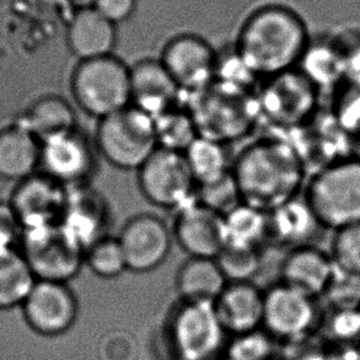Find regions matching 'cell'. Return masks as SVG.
I'll use <instances>...</instances> for the list:
<instances>
[{"label":"cell","instance_id":"obj_1","mask_svg":"<svg viewBox=\"0 0 360 360\" xmlns=\"http://www.w3.org/2000/svg\"><path fill=\"white\" fill-rule=\"evenodd\" d=\"M233 175L243 203L267 213L297 198L307 186L300 153L279 138H262L243 148L233 161Z\"/></svg>","mask_w":360,"mask_h":360},{"label":"cell","instance_id":"obj_2","mask_svg":"<svg viewBox=\"0 0 360 360\" xmlns=\"http://www.w3.org/2000/svg\"><path fill=\"white\" fill-rule=\"evenodd\" d=\"M311 41L302 16L281 5L255 11L240 30L235 47L259 79L297 69Z\"/></svg>","mask_w":360,"mask_h":360},{"label":"cell","instance_id":"obj_3","mask_svg":"<svg viewBox=\"0 0 360 360\" xmlns=\"http://www.w3.org/2000/svg\"><path fill=\"white\" fill-rule=\"evenodd\" d=\"M305 200L326 230L360 221V159L327 164L307 181Z\"/></svg>","mask_w":360,"mask_h":360},{"label":"cell","instance_id":"obj_4","mask_svg":"<svg viewBox=\"0 0 360 360\" xmlns=\"http://www.w3.org/2000/svg\"><path fill=\"white\" fill-rule=\"evenodd\" d=\"M69 86L75 105L98 121L131 105V67L113 54L80 60Z\"/></svg>","mask_w":360,"mask_h":360},{"label":"cell","instance_id":"obj_5","mask_svg":"<svg viewBox=\"0 0 360 360\" xmlns=\"http://www.w3.org/2000/svg\"><path fill=\"white\" fill-rule=\"evenodd\" d=\"M94 143L98 155L124 171L139 170L159 149L154 118L131 105L98 120Z\"/></svg>","mask_w":360,"mask_h":360},{"label":"cell","instance_id":"obj_6","mask_svg":"<svg viewBox=\"0 0 360 360\" xmlns=\"http://www.w3.org/2000/svg\"><path fill=\"white\" fill-rule=\"evenodd\" d=\"M21 243V252L39 281L68 283L85 266V248L62 224L22 230Z\"/></svg>","mask_w":360,"mask_h":360},{"label":"cell","instance_id":"obj_7","mask_svg":"<svg viewBox=\"0 0 360 360\" xmlns=\"http://www.w3.org/2000/svg\"><path fill=\"white\" fill-rule=\"evenodd\" d=\"M319 86L300 69L264 79L257 96L258 112L273 126L294 129L314 117Z\"/></svg>","mask_w":360,"mask_h":360},{"label":"cell","instance_id":"obj_8","mask_svg":"<svg viewBox=\"0 0 360 360\" xmlns=\"http://www.w3.org/2000/svg\"><path fill=\"white\" fill-rule=\"evenodd\" d=\"M136 172L141 195L158 208L177 213L197 200L198 185L184 153L159 148Z\"/></svg>","mask_w":360,"mask_h":360},{"label":"cell","instance_id":"obj_9","mask_svg":"<svg viewBox=\"0 0 360 360\" xmlns=\"http://www.w3.org/2000/svg\"><path fill=\"white\" fill-rule=\"evenodd\" d=\"M170 335L179 360H214L225 328L213 302L182 300L171 317Z\"/></svg>","mask_w":360,"mask_h":360},{"label":"cell","instance_id":"obj_10","mask_svg":"<svg viewBox=\"0 0 360 360\" xmlns=\"http://www.w3.org/2000/svg\"><path fill=\"white\" fill-rule=\"evenodd\" d=\"M98 153L94 141L79 128L41 143L44 175L73 188L86 186L98 170Z\"/></svg>","mask_w":360,"mask_h":360},{"label":"cell","instance_id":"obj_11","mask_svg":"<svg viewBox=\"0 0 360 360\" xmlns=\"http://www.w3.org/2000/svg\"><path fill=\"white\" fill-rule=\"evenodd\" d=\"M126 257L128 271L148 273L155 271L170 256L174 234L158 215L143 213L133 217L122 226L117 236Z\"/></svg>","mask_w":360,"mask_h":360},{"label":"cell","instance_id":"obj_12","mask_svg":"<svg viewBox=\"0 0 360 360\" xmlns=\"http://www.w3.org/2000/svg\"><path fill=\"white\" fill-rule=\"evenodd\" d=\"M217 53L205 39L180 34L170 39L160 60L184 93H200L215 82Z\"/></svg>","mask_w":360,"mask_h":360},{"label":"cell","instance_id":"obj_13","mask_svg":"<svg viewBox=\"0 0 360 360\" xmlns=\"http://www.w3.org/2000/svg\"><path fill=\"white\" fill-rule=\"evenodd\" d=\"M315 299L281 282L264 292L263 325L285 341L299 342L317 325Z\"/></svg>","mask_w":360,"mask_h":360},{"label":"cell","instance_id":"obj_14","mask_svg":"<svg viewBox=\"0 0 360 360\" xmlns=\"http://www.w3.org/2000/svg\"><path fill=\"white\" fill-rule=\"evenodd\" d=\"M24 316L34 331L57 336L73 326L78 302L67 283L39 281L24 302Z\"/></svg>","mask_w":360,"mask_h":360},{"label":"cell","instance_id":"obj_15","mask_svg":"<svg viewBox=\"0 0 360 360\" xmlns=\"http://www.w3.org/2000/svg\"><path fill=\"white\" fill-rule=\"evenodd\" d=\"M68 192V187L44 174L21 181L11 200L21 229L60 224Z\"/></svg>","mask_w":360,"mask_h":360},{"label":"cell","instance_id":"obj_16","mask_svg":"<svg viewBox=\"0 0 360 360\" xmlns=\"http://www.w3.org/2000/svg\"><path fill=\"white\" fill-rule=\"evenodd\" d=\"M172 234L188 257L217 258L228 243L224 217L197 200L176 213Z\"/></svg>","mask_w":360,"mask_h":360},{"label":"cell","instance_id":"obj_17","mask_svg":"<svg viewBox=\"0 0 360 360\" xmlns=\"http://www.w3.org/2000/svg\"><path fill=\"white\" fill-rule=\"evenodd\" d=\"M131 106L154 118L179 106L182 91L160 59H143L131 67Z\"/></svg>","mask_w":360,"mask_h":360},{"label":"cell","instance_id":"obj_18","mask_svg":"<svg viewBox=\"0 0 360 360\" xmlns=\"http://www.w3.org/2000/svg\"><path fill=\"white\" fill-rule=\"evenodd\" d=\"M335 272L330 252L315 245L289 250L281 268L282 283L309 297H322Z\"/></svg>","mask_w":360,"mask_h":360},{"label":"cell","instance_id":"obj_19","mask_svg":"<svg viewBox=\"0 0 360 360\" xmlns=\"http://www.w3.org/2000/svg\"><path fill=\"white\" fill-rule=\"evenodd\" d=\"M86 186L69 188L67 207L60 223L85 250L108 235L106 226L110 220L103 197Z\"/></svg>","mask_w":360,"mask_h":360},{"label":"cell","instance_id":"obj_20","mask_svg":"<svg viewBox=\"0 0 360 360\" xmlns=\"http://www.w3.org/2000/svg\"><path fill=\"white\" fill-rule=\"evenodd\" d=\"M215 307L225 331L235 335L255 331L263 325L264 292L252 282L228 283Z\"/></svg>","mask_w":360,"mask_h":360},{"label":"cell","instance_id":"obj_21","mask_svg":"<svg viewBox=\"0 0 360 360\" xmlns=\"http://www.w3.org/2000/svg\"><path fill=\"white\" fill-rule=\"evenodd\" d=\"M323 228L305 198L289 200L268 213V241L282 248H302L314 245Z\"/></svg>","mask_w":360,"mask_h":360},{"label":"cell","instance_id":"obj_22","mask_svg":"<svg viewBox=\"0 0 360 360\" xmlns=\"http://www.w3.org/2000/svg\"><path fill=\"white\" fill-rule=\"evenodd\" d=\"M116 44V25L105 19L93 8L80 10L70 21L67 44L79 62L111 56Z\"/></svg>","mask_w":360,"mask_h":360},{"label":"cell","instance_id":"obj_23","mask_svg":"<svg viewBox=\"0 0 360 360\" xmlns=\"http://www.w3.org/2000/svg\"><path fill=\"white\" fill-rule=\"evenodd\" d=\"M41 162V141L24 127L0 131V177L21 181L34 175Z\"/></svg>","mask_w":360,"mask_h":360},{"label":"cell","instance_id":"obj_24","mask_svg":"<svg viewBox=\"0 0 360 360\" xmlns=\"http://www.w3.org/2000/svg\"><path fill=\"white\" fill-rule=\"evenodd\" d=\"M77 120L73 105L58 94L51 93L37 98L18 126L29 129L42 143L77 129Z\"/></svg>","mask_w":360,"mask_h":360},{"label":"cell","instance_id":"obj_25","mask_svg":"<svg viewBox=\"0 0 360 360\" xmlns=\"http://www.w3.org/2000/svg\"><path fill=\"white\" fill-rule=\"evenodd\" d=\"M228 283L215 258L188 257L176 276L177 292L191 302H215Z\"/></svg>","mask_w":360,"mask_h":360},{"label":"cell","instance_id":"obj_26","mask_svg":"<svg viewBox=\"0 0 360 360\" xmlns=\"http://www.w3.org/2000/svg\"><path fill=\"white\" fill-rule=\"evenodd\" d=\"M184 154L198 186L215 182L233 171L225 143L210 136H197Z\"/></svg>","mask_w":360,"mask_h":360},{"label":"cell","instance_id":"obj_27","mask_svg":"<svg viewBox=\"0 0 360 360\" xmlns=\"http://www.w3.org/2000/svg\"><path fill=\"white\" fill-rule=\"evenodd\" d=\"M34 284L36 277L22 252L15 248H0V309L24 302Z\"/></svg>","mask_w":360,"mask_h":360},{"label":"cell","instance_id":"obj_28","mask_svg":"<svg viewBox=\"0 0 360 360\" xmlns=\"http://www.w3.org/2000/svg\"><path fill=\"white\" fill-rule=\"evenodd\" d=\"M224 223L230 245L261 248L268 241L267 212L241 203L224 215Z\"/></svg>","mask_w":360,"mask_h":360},{"label":"cell","instance_id":"obj_29","mask_svg":"<svg viewBox=\"0 0 360 360\" xmlns=\"http://www.w3.org/2000/svg\"><path fill=\"white\" fill-rule=\"evenodd\" d=\"M156 139L161 149L185 153L200 136L195 118L188 108H175L154 117Z\"/></svg>","mask_w":360,"mask_h":360},{"label":"cell","instance_id":"obj_30","mask_svg":"<svg viewBox=\"0 0 360 360\" xmlns=\"http://www.w3.org/2000/svg\"><path fill=\"white\" fill-rule=\"evenodd\" d=\"M85 266L103 279H113L128 271L126 257L117 238L110 235L91 243L85 250Z\"/></svg>","mask_w":360,"mask_h":360},{"label":"cell","instance_id":"obj_31","mask_svg":"<svg viewBox=\"0 0 360 360\" xmlns=\"http://www.w3.org/2000/svg\"><path fill=\"white\" fill-rule=\"evenodd\" d=\"M229 283L252 282L262 266L259 248L230 245L215 258Z\"/></svg>","mask_w":360,"mask_h":360},{"label":"cell","instance_id":"obj_32","mask_svg":"<svg viewBox=\"0 0 360 360\" xmlns=\"http://www.w3.org/2000/svg\"><path fill=\"white\" fill-rule=\"evenodd\" d=\"M258 78L248 63L243 60L236 47L225 49L217 53L215 82L226 86L250 91V89Z\"/></svg>","mask_w":360,"mask_h":360},{"label":"cell","instance_id":"obj_33","mask_svg":"<svg viewBox=\"0 0 360 360\" xmlns=\"http://www.w3.org/2000/svg\"><path fill=\"white\" fill-rule=\"evenodd\" d=\"M197 202L223 217L241 205L243 200L233 171L220 180L208 185L198 186Z\"/></svg>","mask_w":360,"mask_h":360},{"label":"cell","instance_id":"obj_34","mask_svg":"<svg viewBox=\"0 0 360 360\" xmlns=\"http://www.w3.org/2000/svg\"><path fill=\"white\" fill-rule=\"evenodd\" d=\"M322 297H326L331 310L360 309V274L335 266V272Z\"/></svg>","mask_w":360,"mask_h":360},{"label":"cell","instance_id":"obj_35","mask_svg":"<svg viewBox=\"0 0 360 360\" xmlns=\"http://www.w3.org/2000/svg\"><path fill=\"white\" fill-rule=\"evenodd\" d=\"M330 255L337 268L360 274V221L335 230Z\"/></svg>","mask_w":360,"mask_h":360},{"label":"cell","instance_id":"obj_36","mask_svg":"<svg viewBox=\"0 0 360 360\" xmlns=\"http://www.w3.org/2000/svg\"><path fill=\"white\" fill-rule=\"evenodd\" d=\"M272 354V340L264 332L255 330L235 335L226 360H271Z\"/></svg>","mask_w":360,"mask_h":360},{"label":"cell","instance_id":"obj_37","mask_svg":"<svg viewBox=\"0 0 360 360\" xmlns=\"http://www.w3.org/2000/svg\"><path fill=\"white\" fill-rule=\"evenodd\" d=\"M326 326L333 341L343 345L356 343L360 340V309L331 310Z\"/></svg>","mask_w":360,"mask_h":360},{"label":"cell","instance_id":"obj_38","mask_svg":"<svg viewBox=\"0 0 360 360\" xmlns=\"http://www.w3.org/2000/svg\"><path fill=\"white\" fill-rule=\"evenodd\" d=\"M136 8V0H94L93 9L112 24L117 25L129 20Z\"/></svg>","mask_w":360,"mask_h":360},{"label":"cell","instance_id":"obj_39","mask_svg":"<svg viewBox=\"0 0 360 360\" xmlns=\"http://www.w3.org/2000/svg\"><path fill=\"white\" fill-rule=\"evenodd\" d=\"M21 225L10 203L0 202V248H14L21 239Z\"/></svg>","mask_w":360,"mask_h":360},{"label":"cell","instance_id":"obj_40","mask_svg":"<svg viewBox=\"0 0 360 360\" xmlns=\"http://www.w3.org/2000/svg\"><path fill=\"white\" fill-rule=\"evenodd\" d=\"M131 336L112 335L108 336L106 345L103 347V356L108 360H118V352L122 360H131L134 358V347L131 345Z\"/></svg>","mask_w":360,"mask_h":360},{"label":"cell","instance_id":"obj_41","mask_svg":"<svg viewBox=\"0 0 360 360\" xmlns=\"http://www.w3.org/2000/svg\"><path fill=\"white\" fill-rule=\"evenodd\" d=\"M300 360H332V358L326 356L325 353H307Z\"/></svg>","mask_w":360,"mask_h":360},{"label":"cell","instance_id":"obj_42","mask_svg":"<svg viewBox=\"0 0 360 360\" xmlns=\"http://www.w3.org/2000/svg\"><path fill=\"white\" fill-rule=\"evenodd\" d=\"M214 360H218V359H214Z\"/></svg>","mask_w":360,"mask_h":360}]
</instances>
